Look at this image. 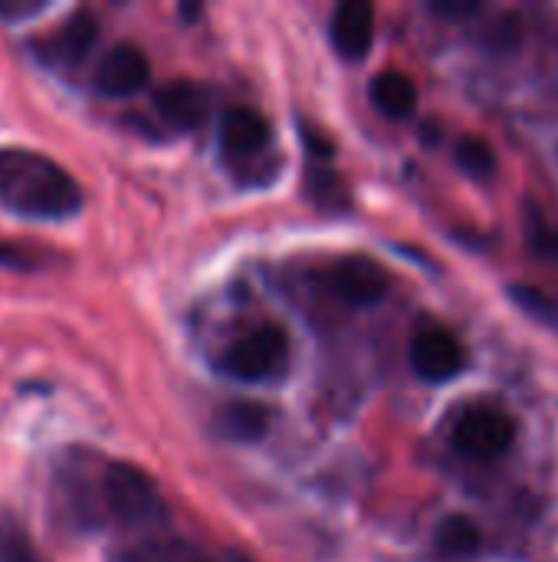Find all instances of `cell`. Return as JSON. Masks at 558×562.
<instances>
[{"mask_svg":"<svg viewBox=\"0 0 558 562\" xmlns=\"http://www.w3.org/2000/svg\"><path fill=\"white\" fill-rule=\"evenodd\" d=\"M431 10H434V13H441V16H451V20H467V16L483 13V7H480V3H474V0H434V3H431Z\"/></svg>","mask_w":558,"mask_h":562,"instance_id":"19","label":"cell"},{"mask_svg":"<svg viewBox=\"0 0 558 562\" xmlns=\"http://www.w3.org/2000/svg\"><path fill=\"white\" fill-rule=\"evenodd\" d=\"M464 362H467L464 346L444 326H428L411 339V369L418 379L431 385L457 379L464 372Z\"/></svg>","mask_w":558,"mask_h":562,"instance_id":"6","label":"cell"},{"mask_svg":"<svg viewBox=\"0 0 558 562\" xmlns=\"http://www.w3.org/2000/svg\"><path fill=\"white\" fill-rule=\"evenodd\" d=\"M151 76V63L148 56L135 46V43H115L95 66V89L109 99H128L138 89H145Z\"/></svg>","mask_w":558,"mask_h":562,"instance_id":"7","label":"cell"},{"mask_svg":"<svg viewBox=\"0 0 558 562\" xmlns=\"http://www.w3.org/2000/svg\"><path fill=\"white\" fill-rule=\"evenodd\" d=\"M553 250H556V257H558V231H556V237H553Z\"/></svg>","mask_w":558,"mask_h":562,"instance_id":"21","label":"cell"},{"mask_svg":"<svg viewBox=\"0 0 558 562\" xmlns=\"http://www.w3.org/2000/svg\"><path fill=\"white\" fill-rule=\"evenodd\" d=\"M99 36L95 16L92 13H72L49 40H43V53L56 63H76L82 59Z\"/></svg>","mask_w":558,"mask_h":562,"instance_id":"11","label":"cell"},{"mask_svg":"<svg viewBox=\"0 0 558 562\" xmlns=\"http://www.w3.org/2000/svg\"><path fill=\"white\" fill-rule=\"evenodd\" d=\"M217 428L227 441H257L270 428V412L253 402H237L220 412Z\"/></svg>","mask_w":558,"mask_h":562,"instance_id":"14","label":"cell"},{"mask_svg":"<svg viewBox=\"0 0 558 562\" xmlns=\"http://www.w3.org/2000/svg\"><path fill=\"white\" fill-rule=\"evenodd\" d=\"M388 270L362 254L342 257L326 270V286L349 306H375L388 296Z\"/></svg>","mask_w":558,"mask_h":562,"instance_id":"5","label":"cell"},{"mask_svg":"<svg viewBox=\"0 0 558 562\" xmlns=\"http://www.w3.org/2000/svg\"><path fill=\"white\" fill-rule=\"evenodd\" d=\"M516 441V422L497 405H470L454 422V448L474 461H497Z\"/></svg>","mask_w":558,"mask_h":562,"instance_id":"4","label":"cell"},{"mask_svg":"<svg viewBox=\"0 0 558 562\" xmlns=\"http://www.w3.org/2000/svg\"><path fill=\"white\" fill-rule=\"evenodd\" d=\"M454 158H457V168L474 178V181H490L497 175V155L493 148L477 138V135H464L457 145H454Z\"/></svg>","mask_w":558,"mask_h":562,"instance_id":"15","label":"cell"},{"mask_svg":"<svg viewBox=\"0 0 558 562\" xmlns=\"http://www.w3.org/2000/svg\"><path fill=\"white\" fill-rule=\"evenodd\" d=\"M480 43H483L487 53H497V56L513 53V49L523 43V20H520L513 10L493 13V16L487 20V26L480 30Z\"/></svg>","mask_w":558,"mask_h":562,"instance_id":"16","label":"cell"},{"mask_svg":"<svg viewBox=\"0 0 558 562\" xmlns=\"http://www.w3.org/2000/svg\"><path fill=\"white\" fill-rule=\"evenodd\" d=\"M372 102L388 119H408L418 109V86L405 72L385 69L372 79Z\"/></svg>","mask_w":558,"mask_h":562,"instance_id":"12","label":"cell"},{"mask_svg":"<svg viewBox=\"0 0 558 562\" xmlns=\"http://www.w3.org/2000/svg\"><path fill=\"white\" fill-rule=\"evenodd\" d=\"M201 562H204V560H201Z\"/></svg>","mask_w":558,"mask_h":562,"instance_id":"22","label":"cell"},{"mask_svg":"<svg viewBox=\"0 0 558 562\" xmlns=\"http://www.w3.org/2000/svg\"><path fill=\"white\" fill-rule=\"evenodd\" d=\"M155 109L158 115L174 125V128H194L207 119L210 99L201 86L194 82H171L155 95Z\"/></svg>","mask_w":558,"mask_h":562,"instance_id":"10","label":"cell"},{"mask_svg":"<svg viewBox=\"0 0 558 562\" xmlns=\"http://www.w3.org/2000/svg\"><path fill=\"white\" fill-rule=\"evenodd\" d=\"M99 497H102V510L125 527H145L164 517V504L155 481L135 464H122V461L105 464L99 481Z\"/></svg>","mask_w":558,"mask_h":562,"instance_id":"2","label":"cell"},{"mask_svg":"<svg viewBox=\"0 0 558 562\" xmlns=\"http://www.w3.org/2000/svg\"><path fill=\"white\" fill-rule=\"evenodd\" d=\"M0 562H43V557L16 524H7L0 527Z\"/></svg>","mask_w":558,"mask_h":562,"instance_id":"18","label":"cell"},{"mask_svg":"<svg viewBox=\"0 0 558 562\" xmlns=\"http://www.w3.org/2000/svg\"><path fill=\"white\" fill-rule=\"evenodd\" d=\"M43 10V3H0V20H20V16H33V13H39Z\"/></svg>","mask_w":558,"mask_h":562,"instance_id":"20","label":"cell"},{"mask_svg":"<svg viewBox=\"0 0 558 562\" xmlns=\"http://www.w3.org/2000/svg\"><path fill=\"white\" fill-rule=\"evenodd\" d=\"M480 543H483L480 527H477L470 517H464V514L444 517L441 527H437V533H434L437 553H444V557H451V560H467V557H474V553L480 550Z\"/></svg>","mask_w":558,"mask_h":562,"instance_id":"13","label":"cell"},{"mask_svg":"<svg viewBox=\"0 0 558 562\" xmlns=\"http://www.w3.org/2000/svg\"><path fill=\"white\" fill-rule=\"evenodd\" d=\"M286 366H289V333L276 323L250 329L220 356V369L230 379L250 385L283 375Z\"/></svg>","mask_w":558,"mask_h":562,"instance_id":"3","label":"cell"},{"mask_svg":"<svg viewBox=\"0 0 558 562\" xmlns=\"http://www.w3.org/2000/svg\"><path fill=\"white\" fill-rule=\"evenodd\" d=\"M0 207L33 221H66L82 207V188L43 151L0 148Z\"/></svg>","mask_w":558,"mask_h":562,"instance_id":"1","label":"cell"},{"mask_svg":"<svg viewBox=\"0 0 558 562\" xmlns=\"http://www.w3.org/2000/svg\"><path fill=\"white\" fill-rule=\"evenodd\" d=\"M332 46L345 59H362L375 43V10L365 0H345L335 7L329 23Z\"/></svg>","mask_w":558,"mask_h":562,"instance_id":"8","label":"cell"},{"mask_svg":"<svg viewBox=\"0 0 558 562\" xmlns=\"http://www.w3.org/2000/svg\"><path fill=\"white\" fill-rule=\"evenodd\" d=\"M510 300L520 310H526L533 319H539V323L558 329V303L546 290H536V286H510Z\"/></svg>","mask_w":558,"mask_h":562,"instance_id":"17","label":"cell"},{"mask_svg":"<svg viewBox=\"0 0 558 562\" xmlns=\"http://www.w3.org/2000/svg\"><path fill=\"white\" fill-rule=\"evenodd\" d=\"M270 142V125L257 109L237 105L227 109L220 119V151L230 161H250L253 155H260Z\"/></svg>","mask_w":558,"mask_h":562,"instance_id":"9","label":"cell"}]
</instances>
